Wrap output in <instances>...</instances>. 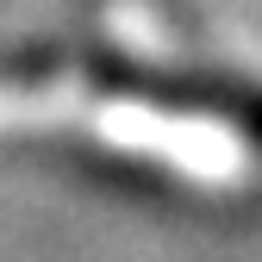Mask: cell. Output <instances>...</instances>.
Here are the masks:
<instances>
[{
    "label": "cell",
    "instance_id": "6da1fadb",
    "mask_svg": "<svg viewBox=\"0 0 262 262\" xmlns=\"http://www.w3.org/2000/svg\"><path fill=\"white\" fill-rule=\"evenodd\" d=\"M106 7H113V0H69V19H62L56 31L0 44V88L81 75L88 62H94V50L106 44Z\"/></svg>",
    "mask_w": 262,
    "mask_h": 262
}]
</instances>
